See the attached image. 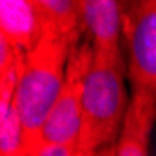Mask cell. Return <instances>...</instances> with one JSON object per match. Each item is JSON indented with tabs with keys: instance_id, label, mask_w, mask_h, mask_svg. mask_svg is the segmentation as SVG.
Returning <instances> with one entry per match:
<instances>
[{
	"instance_id": "1",
	"label": "cell",
	"mask_w": 156,
	"mask_h": 156,
	"mask_svg": "<svg viewBox=\"0 0 156 156\" xmlns=\"http://www.w3.org/2000/svg\"><path fill=\"white\" fill-rule=\"evenodd\" d=\"M128 74L125 56H104L93 52V63L84 84L82 128L78 147L87 156L119 140L130 99L125 76Z\"/></svg>"
},
{
	"instance_id": "2",
	"label": "cell",
	"mask_w": 156,
	"mask_h": 156,
	"mask_svg": "<svg viewBox=\"0 0 156 156\" xmlns=\"http://www.w3.org/2000/svg\"><path fill=\"white\" fill-rule=\"evenodd\" d=\"M73 48L50 35H43L39 45L26 54L15 93L17 110L23 121L28 156L39 149L45 121L62 93Z\"/></svg>"
},
{
	"instance_id": "3",
	"label": "cell",
	"mask_w": 156,
	"mask_h": 156,
	"mask_svg": "<svg viewBox=\"0 0 156 156\" xmlns=\"http://www.w3.org/2000/svg\"><path fill=\"white\" fill-rule=\"evenodd\" d=\"M91 63H93V47L89 39H86L73 50L69 58L65 84L45 121L41 138H39V147L78 143L82 128L84 84Z\"/></svg>"
},
{
	"instance_id": "4",
	"label": "cell",
	"mask_w": 156,
	"mask_h": 156,
	"mask_svg": "<svg viewBox=\"0 0 156 156\" xmlns=\"http://www.w3.org/2000/svg\"><path fill=\"white\" fill-rule=\"evenodd\" d=\"M123 43L130 89L147 91L156 99V0L125 4Z\"/></svg>"
},
{
	"instance_id": "5",
	"label": "cell",
	"mask_w": 156,
	"mask_h": 156,
	"mask_svg": "<svg viewBox=\"0 0 156 156\" xmlns=\"http://www.w3.org/2000/svg\"><path fill=\"white\" fill-rule=\"evenodd\" d=\"M126 2L119 0H84L86 34L95 54H123V11Z\"/></svg>"
},
{
	"instance_id": "6",
	"label": "cell",
	"mask_w": 156,
	"mask_h": 156,
	"mask_svg": "<svg viewBox=\"0 0 156 156\" xmlns=\"http://www.w3.org/2000/svg\"><path fill=\"white\" fill-rule=\"evenodd\" d=\"M156 123V99L147 91L130 89L125 125L115 143V156H149V141Z\"/></svg>"
},
{
	"instance_id": "7",
	"label": "cell",
	"mask_w": 156,
	"mask_h": 156,
	"mask_svg": "<svg viewBox=\"0 0 156 156\" xmlns=\"http://www.w3.org/2000/svg\"><path fill=\"white\" fill-rule=\"evenodd\" d=\"M0 28V39L24 54L32 52L43 39V24L35 8V0H2Z\"/></svg>"
},
{
	"instance_id": "8",
	"label": "cell",
	"mask_w": 156,
	"mask_h": 156,
	"mask_svg": "<svg viewBox=\"0 0 156 156\" xmlns=\"http://www.w3.org/2000/svg\"><path fill=\"white\" fill-rule=\"evenodd\" d=\"M41 17L43 35L65 41L73 50L84 41V0H35Z\"/></svg>"
},
{
	"instance_id": "9",
	"label": "cell",
	"mask_w": 156,
	"mask_h": 156,
	"mask_svg": "<svg viewBox=\"0 0 156 156\" xmlns=\"http://www.w3.org/2000/svg\"><path fill=\"white\" fill-rule=\"evenodd\" d=\"M19 80L0 82V156H28L26 136L17 110Z\"/></svg>"
},
{
	"instance_id": "10",
	"label": "cell",
	"mask_w": 156,
	"mask_h": 156,
	"mask_svg": "<svg viewBox=\"0 0 156 156\" xmlns=\"http://www.w3.org/2000/svg\"><path fill=\"white\" fill-rule=\"evenodd\" d=\"M34 156H87L76 145H43L35 151Z\"/></svg>"
},
{
	"instance_id": "11",
	"label": "cell",
	"mask_w": 156,
	"mask_h": 156,
	"mask_svg": "<svg viewBox=\"0 0 156 156\" xmlns=\"http://www.w3.org/2000/svg\"><path fill=\"white\" fill-rule=\"evenodd\" d=\"M91 156H115V143L113 145H108V147H102L97 152H93Z\"/></svg>"
}]
</instances>
